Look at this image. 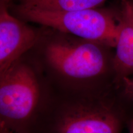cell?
<instances>
[{
	"instance_id": "9c48e42d",
	"label": "cell",
	"mask_w": 133,
	"mask_h": 133,
	"mask_svg": "<svg viewBox=\"0 0 133 133\" xmlns=\"http://www.w3.org/2000/svg\"><path fill=\"white\" fill-rule=\"evenodd\" d=\"M126 127L128 128L129 133H133V118H130L127 121Z\"/></svg>"
},
{
	"instance_id": "52a82bcc",
	"label": "cell",
	"mask_w": 133,
	"mask_h": 133,
	"mask_svg": "<svg viewBox=\"0 0 133 133\" xmlns=\"http://www.w3.org/2000/svg\"><path fill=\"white\" fill-rule=\"evenodd\" d=\"M22 7L44 11H74L99 8L106 0H17Z\"/></svg>"
},
{
	"instance_id": "ba28073f",
	"label": "cell",
	"mask_w": 133,
	"mask_h": 133,
	"mask_svg": "<svg viewBox=\"0 0 133 133\" xmlns=\"http://www.w3.org/2000/svg\"><path fill=\"white\" fill-rule=\"evenodd\" d=\"M117 95L125 107L129 119L133 118V75L124 78L115 84Z\"/></svg>"
},
{
	"instance_id": "277c9868",
	"label": "cell",
	"mask_w": 133,
	"mask_h": 133,
	"mask_svg": "<svg viewBox=\"0 0 133 133\" xmlns=\"http://www.w3.org/2000/svg\"><path fill=\"white\" fill-rule=\"evenodd\" d=\"M14 8L16 12L26 21L108 48H115L120 24L119 8H97L74 11H44L19 5Z\"/></svg>"
},
{
	"instance_id": "3957f363",
	"label": "cell",
	"mask_w": 133,
	"mask_h": 133,
	"mask_svg": "<svg viewBox=\"0 0 133 133\" xmlns=\"http://www.w3.org/2000/svg\"><path fill=\"white\" fill-rule=\"evenodd\" d=\"M48 96L35 71L18 61L0 73V124L13 133H31Z\"/></svg>"
},
{
	"instance_id": "30bf717a",
	"label": "cell",
	"mask_w": 133,
	"mask_h": 133,
	"mask_svg": "<svg viewBox=\"0 0 133 133\" xmlns=\"http://www.w3.org/2000/svg\"><path fill=\"white\" fill-rule=\"evenodd\" d=\"M0 133H13L4 126L0 124Z\"/></svg>"
},
{
	"instance_id": "5b68a950",
	"label": "cell",
	"mask_w": 133,
	"mask_h": 133,
	"mask_svg": "<svg viewBox=\"0 0 133 133\" xmlns=\"http://www.w3.org/2000/svg\"><path fill=\"white\" fill-rule=\"evenodd\" d=\"M11 0H0V73L16 64L37 42L30 26L10 12Z\"/></svg>"
},
{
	"instance_id": "8992f818",
	"label": "cell",
	"mask_w": 133,
	"mask_h": 133,
	"mask_svg": "<svg viewBox=\"0 0 133 133\" xmlns=\"http://www.w3.org/2000/svg\"><path fill=\"white\" fill-rule=\"evenodd\" d=\"M120 24L113 56L114 84L133 75V0H120Z\"/></svg>"
},
{
	"instance_id": "7a4b0ae2",
	"label": "cell",
	"mask_w": 133,
	"mask_h": 133,
	"mask_svg": "<svg viewBox=\"0 0 133 133\" xmlns=\"http://www.w3.org/2000/svg\"><path fill=\"white\" fill-rule=\"evenodd\" d=\"M107 48L79 38H61L48 43L44 55L48 64L64 81L66 89H104L109 87L99 81L109 72V67L112 69L113 57H109Z\"/></svg>"
},
{
	"instance_id": "6da1fadb",
	"label": "cell",
	"mask_w": 133,
	"mask_h": 133,
	"mask_svg": "<svg viewBox=\"0 0 133 133\" xmlns=\"http://www.w3.org/2000/svg\"><path fill=\"white\" fill-rule=\"evenodd\" d=\"M69 90L58 100L48 97L31 133H122L129 116L110 88Z\"/></svg>"
}]
</instances>
